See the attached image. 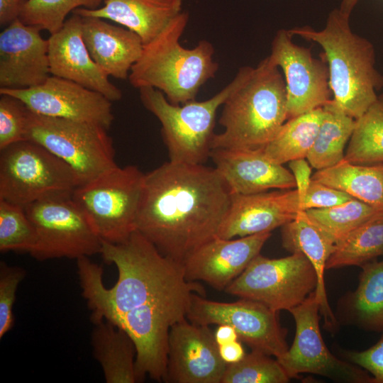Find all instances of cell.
Returning <instances> with one entry per match:
<instances>
[{
    "label": "cell",
    "mask_w": 383,
    "mask_h": 383,
    "mask_svg": "<svg viewBox=\"0 0 383 383\" xmlns=\"http://www.w3.org/2000/svg\"><path fill=\"white\" fill-rule=\"evenodd\" d=\"M210 158L233 194L296 188L292 172L269 159L261 149H212Z\"/></svg>",
    "instance_id": "obj_22"
},
{
    "label": "cell",
    "mask_w": 383,
    "mask_h": 383,
    "mask_svg": "<svg viewBox=\"0 0 383 383\" xmlns=\"http://www.w3.org/2000/svg\"><path fill=\"white\" fill-rule=\"evenodd\" d=\"M26 140L40 144L67 163L80 186L117 166L112 139L107 129L98 124L42 116L29 110Z\"/></svg>",
    "instance_id": "obj_8"
},
{
    "label": "cell",
    "mask_w": 383,
    "mask_h": 383,
    "mask_svg": "<svg viewBox=\"0 0 383 383\" xmlns=\"http://www.w3.org/2000/svg\"><path fill=\"white\" fill-rule=\"evenodd\" d=\"M0 94L16 96L30 111L42 116L92 123L107 130L114 119L112 101L103 94L52 75L30 88H0Z\"/></svg>",
    "instance_id": "obj_16"
},
{
    "label": "cell",
    "mask_w": 383,
    "mask_h": 383,
    "mask_svg": "<svg viewBox=\"0 0 383 383\" xmlns=\"http://www.w3.org/2000/svg\"><path fill=\"white\" fill-rule=\"evenodd\" d=\"M311 179L383 211V162L360 165L343 159L332 167L317 170Z\"/></svg>",
    "instance_id": "obj_27"
},
{
    "label": "cell",
    "mask_w": 383,
    "mask_h": 383,
    "mask_svg": "<svg viewBox=\"0 0 383 383\" xmlns=\"http://www.w3.org/2000/svg\"><path fill=\"white\" fill-rule=\"evenodd\" d=\"M289 379L277 359L252 350L240 362L227 365L221 383H286Z\"/></svg>",
    "instance_id": "obj_35"
},
{
    "label": "cell",
    "mask_w": 383,
    "mask_h": 383,
    "mask_svg": "<svg viewBox=\"0 0 383 383\" xmlns=\"http://www.w3.org/2000/svg\"><path fill=\"white\" fill-rule=\"evenodd\" d=\"M188 21V13L182 11L143 45L128 78L133 87H153L178 105L195 100L201 86L216 76L219 66L210 42L200 40L193 48L181 45Z\"/></svg>",
    "instance_id": "obj_5"
},
{
    "label": "cell",
    "mask_w": 383,
    "mask_h": 383,
    "mask_svg": "<svg viewBox=\"0 0 383 383\" xmlns=\"http://www.w3.org/2000/svg\"><path fill=\"white\" fill-rule=\"evenodd\" d=\"M231 195L214 167L169 160L145 174L136 231L183 264L217 237Z\"/></svg>",
    "instance_id": "obj_1"
},
{
    "label": "cell",
    "mask_w": 383,
    "mask_h": 383,
    "mask_svg": "<svg viewBox=\"0 0 383 383\" xmlns=\"http://www.w3.org/2000/svg\"><path fill=\"white\" fill-rule=\"evenodd\" d=\"M0 150L26 140L28 109L19 99L0 94Z\"/></svg>",
    "instance_id": "obj_37"
},
{
    "label": "cell",
    "mask_w": 383,
    "mask_h": 383,
    "mask_svg": "<svg viewBox=\"0 0 383 383\" xmlns=\"http://www.w3.org/2000/svg\"><path fill=\"white\" fill-rule=\"evenodd\" d=\"M323 107V117L306 159L317 170L332 167L344 159V150L353 133L355 120L332 99Z\"/></svg>",
    "instance_id": "obj_29"
},
{
    "label": "cell",
    "mask_w": 383,
    "mask_h": 383,
    "mask_svg": "<svg viewBox=\"0 0 383 383\" xmlns=\"http://www.w3.org/2000/svg\"><path fill=\"white\" fill-rule=\"evenodd\" d=\"M379 211L355 198L329 208L306 210L309 218L335 243Z\"/></svg>",
    "instance_id": "obj_33"
},
{
    "label": "cell",
    "mask_w": 383,
    "mask_h": 383,
    "mask_svg": "<svg viewBox=\"0 0 383 383\" xmlns=\"http://www.w3.org/2000/svg\"><path fill=\"white\" fill-rule=\"evenodd\" d=\"M271 232L226 239L216 237L194 252L184 262L187 280L202 281L224 290L260 254Z\"/></svg>",
    "instance_id": "obj_20"
},
{
    "label": "cell",
    "mask_w": 383,
    "mask_h": 383,
    "mask_svg": "<svg viewBox=\"0 0 383 383\" xmlns=\"http://www.w3.org/2000/svg\"><path fill=\"white\" fill-rule=\"evenodd\" d=\"M144 176L136 166L117 165L74 192L102 240L122 243L136 231Z\"/></svg>",
    "instance_id": "obj_9"
},
{
    "label": "cell",
    "mask_w": 383,
    "mask_h": 383,
    "mask_svg": "<svg viewBox=\"0 0 383 383\" xmlns=\"http://www.w3.org/2000/svg\"><path fill=\"white\" fill-rule=\"evenodd\" d=\"M292 36L289 30H278L267 56L284 74L288 119L323 106L333 95L323 57H314L310 48L293 43Z\"/></svg>",
    "instance_id": "obj_15"
},
{
    "label": "cell",
    "mask_w": 383,
    "mask_h": 383,
    "mask_svg": "<svg viewBox=\"0 0 383 383\" xmlns=\"http://www.w3.org/2000/svg\"><path fill=\"white\" fill-rule=\"evenodd\" d=\"M344 159L360 165L383 162V94L355 120Z\"/></svg>",
    "instance_id": "obj_32"
},
{
    "label": "cell",
    "mask_w": 383,
    "mask_h": 383,
    "mask_svg": "<svg viewBox=\"0 0 383 383\" xmlns=\"http://www.w3.org/2000/svg\"><path fill=\"white\" fill-rule=\"evenodd\" d=\"M278 312L248 299L221 302L194 293L187 318L199 325H230L237 332L239 340L252 350L279 358L289 348L286 331L279 323Z\"/></svg>",
    "instance_id": "obj_14"
},
{
    "label": "cell",
    "mask_w": 383,
    "mask_h": 383,
    "mask_svg": "<svg viewBox=\"0 0 383 383\" xmlns=\"http://www.w3.org/2000/svg\"><path fill=\"white\" fill-rule=\"evenodd\" d=\"M289 312L296 325L294 339L276 359L290 379L309 373L340 382L374 383L364 369L336 357L328 349L320 331V308L314 292Z\"/></svg>",
    "instance_id": "obj_13"
},
{
    "label": "cell",
    "mask_w": 383,
    "mask_h": 383,
    "mask_svg": "<svg viewBox=\"0 0 383 383\" xmlns=\"http://www.w3.org/2000/svg\"><path fill=\"white\" fill-rule=\"evenodd\" d=\"M182 0H104L100 8L72 13L113 21L135 32L145 45L182 12Z\"/></svg>",
    "instance_id": "obj_25"
},
{
    "label": "cell",
    "mask_w": 383,
    "mask_h": 383,
    "mask_svg": "<svg viewBox=\"0 0 383 383\" xmlns=\"http://www.w3.org/2000/svg\"><path fill=\"white\" fill-rule=\"evenodd\" d=\"M353 199L354 198L347 192L311 179L300 203V210L329 208L344 204Z\"/></svg>",
    "instance_id": "obj_39"
},
{
    "label": "cell",
    "mask_w": 383,
    "mask_h": 383,
    "mask_svg": "<svg viewBox=\"0 0 383 383\" xmlns=\"http://www.w3.org/2000/svg\"><path fill=\"white\" fill-rule=\"evenodd\" d=\"M103 0H26L18 18L52 34L60 30L67 16L79 8L94 9Z\"/></svg>",
    "instance_id": "obj_34"
},
{
    "label": "cell",
    "mask_w": 383,
    "mask_h": 383,
    "mask_svg": "<svg viewBox=\"0 0 383 383\" xmlns=\"http://www.w3.org/2000/svg\"><path fill=\"white\" fill-rule=\"evenodd\" d=\"M383 255V211L338 241L326 269L362 266Z\"/></svg>",
    "instance_id": "obj_31"
},
{
    "label": "cell",
    "mask_w": 383,
    "mask_h": 383,
    "mask_svg": "<svg viewBox=\"0 0 383 383\" xmlns=\"http://www.w3.org/2000/svg\"><path fill=\"white\" fill-rule=\"evenodd\" d=\"M379 340L370 348L362 351H344L349 362L367 370L374 383H383V331Z\"/></svg>",
    "instance_id": "obj_40"
},
{
    "label": "cell",
    "mask_w": 383,
    "mask_h": 383,
    "mask_svg": "<svg viewBox=\"0 0 383 383\" xmlns=\"http://www.w3.org/2000/svg\"><path fill=\"white\" fill-rule=\"evenodd\" d=\"M80 186L74 170L43 146L23 140L0 150V199L25 207L72 196Z\"/></svg>",
    "instance_id": "obj_7"
},
{
    "label": "cell",
    "mask_w": 383,
    "mask_h": 383,
    "mask_svg": "<svg viewBox=\"0 0 383 383\" xmlns=\"http://www.w3.org/2000/svg\"><path fill=\"white\" fill-rule=\"evenodd\" d=\"M18 18L0 33V88L27 89L50 77L48 40Z\"/></svg>",
    "instance_id": "obj_18"
},
{
    "label": "cell",
    "mask_w": 383,
    "mask_h": 383,
    "mask_svg": "<svg viewBox=\"0 0 383 383\" xmlns=\"http://www.w3.org/2000/svg\"><path fill=\"white\" fill-rule=\"evenodd\" d=\"M24 209L37 233L29 252L36 260H77L101 253L102 240L72 196L35 201Z\"/></svg>",
    "instance_id": "obj_11"
},
{
    "label": "cell",
    "mask_w": 383,
    "mask_h": 383,
    "mask_svg": "<svg viewBox=\"0 0 383 383\" xmlns=\"http://www.w3.org/2000/svg\"><path fill=\"white\" fill-rule=\"evenodd\" d=\"M219 355L227 365L240 362L246 355L240 340H235L218 346Z\"/></svg>",
    "instance_id": "obj_43"
},
{
    "label": "cell",
    "mask_w": 383,
    "mask_h": 383,
    "mask_svg": "<svg viewBox=\"0 0 383 383\" xmlns=\"http://www.w3.org/2000/svg\"><path fill=\"white\" fill-rule=\"evenodd\" d=\"M213 335L218 346L239 340L235 330L228 324H219Z\"/></svg>",
    "instance_id": "obj_44"
},
{
    "label": "cell",
    "mask_w": 383,
    "mask_h": 383,
    "mask_svg": "<svg viewBox=\"0 0 383 383\" xmlns=\"http://www.w3.org/2000/svg\"><path fill=\"white\" fill-rule=\"evenodd\" d=\"M289 167L294 177L296 189L298 192L301 203L311 181V168L305 158L296 159L289 162Z\"/></svg>",
    "instance_id": "obj_41"
},
{
    "label": "cell",
    "mask_w": 383,
    "mask_h": 383,
    "mask_svg": "<svg viewBox=\"0 0 383 383\" xmlns=\"http://www.w3.org/2000/svg\"><path fill=\"white\" fill-rule=\"evenodd\" d=\"M323 117V107L287 119L261 150L273 162L283 165L306 158Z\"/></svg>",
    "instance_id": "obj_30"
},
{
    "label": "cell",
    "mask_w": 383,
    "mask_h": 383,
    "mask_svg": "<svg viewBox=\"0 0 383 383\" xmlns=\"http://www.w3.org/2000/svg\"><path fill=\"white\" fill-rule=\"evenodd\" d=\"M349 19L350 16L335 9L329 13L322 30L306 26L289 32L322 48L333 99L347 115L357 119L377 99V92L383 87V75L376 68L374 45L352 31Z\"/></svg>",
    "instance_id": "obj_4"
},
{
    "label": "cell",
    "mask_w": 383,
    "mask_h": 383,
    "mask_svg": "<svg viewBox=\"0 0 383 383\" xmlns=\"http://www.w3.org/2000/svg\"><path fill=\"white\" fill-rule=\"evenodd\" d=\"M36 243L35 227L24 207L0 199V251L29 253Z\"/></svg>",
    "instance_id": "obj_36"
},
{
    "label": "cell",
    "mask_w": 383,
    "mask_h": 383,
    "mask_svg": "<svg viewBox=\"0 0 383 383\" xmlns=\"http://www.w3.org/2000/svg\"><path fill=\"white\" fill-rule=\"evenodd\" d=\"M243 75L242 67L233 80L212 97L178 105L171 104L157 89H139L143 105L161 124L170 161L204 164L210 158L217 111L239 84Z\"/></svg>",
    "instance_id": "obj_6"
},
{
    "label": "cell",
    "mask_w": 383,
    "mask_h": 383,
    "mask_svg": "<svg viewBox=\"0 0 383 383\" xmlns=\"http://www.w3.org/2000/svg\"><path fill=\"white\" fill-rule=\"evenodd\" d=\"M194 292L184 291L163 301L143 306L112 322L125 331L135 344L138 382L147 375L153 380L163 382L170 328L187 318Z\"/></svg>",
    "instance_id": "obj_12"
},
{
    "label": "cell",
    "mask_w": 383,
    "mask_h": 383,
    "mask_svg": "<svg viewBox=\"0 0 383 383\" xmlns=\"http://www.w3.org/2000/svg\"><path fill=\"white\" fill-rule=\"evenodd\" d=\"M317 284L315 270L301 253L270 259L257 255L224 291L279 311L302 303Z\"/></svg>",
    "instance_id": "obj_10"
},
{
    "label": "cell",
    "mask_w": 383,
    "mask_h": 383,
    "mask_svg": "<svg viewBox=\"0 0 383 383\" xmlns=\"http://www.w3.org/2000/svg\"><path fill=\"white\" fill-rule=\"evenodd\" d=\"M48 40L50 71L52 76L97 91L111 101L121 100V91L110 82L87 48L80 15L72 13L60 30L50 34Z\"/></svg>",
    "instance_id": "obj_19"
},
{
    "label": "cell",
    "mask_w": 383,
    "mask_h": 383,
    "mask_svg": "<svg viewBox=\"0 0 383 383\" xmlns=\"http://www.w3.org/2000/svg\"><path fill=\"white\" fill-rule=\"evenodd\" d=\"M361 267L358 286L345 301V313L365 330L382 331L383 260H372Z\"/></svg>",
    "instance_id": "obj_28"
},
{
    "label": "cell",
    "mask_w": 383,
    "mask_h": 383,
    "mask_svg": "<svg viewBox=\"0 0 383 383\" xmlns=\"http://www.w3.org/2000/svg\"><path fill=\"white\" fill-rule=\"evenodd\" d=\"M300 211L297 190L277 189L233 194L218 237L231 239L271 232L293 220Z\"/></svg>",
    "instance_id": "obj_21"
},
{
    "label": "cell",
    "mask_w": 383,
    "mask_h": 383,
    "mask_svg": "<svg viewBox=\"0 0 383 383\" xmlns=\"http://www.w3.org/2000/svg\"><path fill=\"white\" fill-rule=\"evenodd\" d=\"M91 343L94 358L100 364L106 383L138 382L136 348L128 334L111 322L94 323Z\"/></svg>",
    "instance_id": "obj_26"
},
{
    "label": "cell",
    "mask_w": 383,
    "mask_h": 383,
    "mask_svg": "<svg viewBox=\"0 0 383 383\" xmlns=\"http://www.w3.org/2000/svg\"><path fill=\"white\" fill-rule=\"evenodd\" d=\"M227 365L209 326L185 318L171 327L163 382L221 383Z\"/></svg>",
    "instance_id": "obj_17"
},
{
    "label": "cell",
    "mask_w": 383,
    "mask_h": 383,
    "mask_svg": "<svg viewBox=\"0 0 383 383\" xmlns=\"http://www.w3.org/2000/svg\"><path fill=\"white\" fill-rule=\"evenodd\" d=\"M243 75L223 104L211 150L263 148L288 119L287 89L279 68L268 57L255 67L243 66Z\"/></svg>",
    "instance_id": "obj_3"
},
{
    "label": "cell",
    "mask_w": 383,
    "mask_h": 383,
    "mask_svg": "<svg viewBox=\"0 0 383 383\" xmlns=\"http://www.w3.org/2000/svg\"><path fill=\"white\" fill-rule=\"evenodd\" d=\"M282 246L291 253H301L312 265L317 278L314 291L328 329H334L337 321L327 299L324 272L326 263L334 250L335 243L308 216L306 211L300 210L295 218L282 226Z\"/></svg>",
    "instance_id": "obj_24"
},
{
    "label": "cell",
    "mask_w": 383,
    "mask_h": 383,
    "mask_svg": "<svg viewBox=\"0 0 383 383\" xmlns=\"http://www.w3.org/2000/svg\"><path fill=\"white\" fill-rule=\"evenodd\" d=\"M26 0H0V25L7 26L19 17Z\"/></svg>",
    "instance_id": "obj_42"
},
{
    "label": "cell",
    "mask_w": 383,
    "mask_h": 383,
    "mask_svg": "<svg viewBox=\"0 0 383 383\" xmlns=\"http://www.w3.org/2000/svg\"><path fill=\"white\" fill-rule=\"evenodd\" d=\"M359 0H342L340 11L348 16H350V14L356 6Z\"/></svg>",
    "instance_id": "obj_45"
},
{
    "label": "cell",
    "mask_w": 383,
    "mask_h": 383,
    "mask_svg": "<svg viewBox=\"0 0 383 383\" xmlns=\"http://www.w3.org/2000/svg\"><path fill=\"white\" fill-rule=\"evenodd\" d=\"M81 16L83 38L94 62L109 77L128 79L143 50L140 36L105 19Z\"/></svg>",
    "instance_id": "obj_23"
},
{
    "label": "cell",
    "mask_w": 383,
    "mask_h": 383,
    "mask_svg": "<svg viewBox=\"0 0 383 383\" xmlns=\"http://www.w3.org/2000/svg\"><path fill=\"white\" fill-rule=\"evenodd\" d=\"M100 254L118 270V279L111 288L104 284L101 265L88 257L77 260L82 296L93 323L102 319L112 323L132 310L187 290L205 296L199 282L186 279L182 263L164 255L138 231L122 243L102 240Z\"/></svg>",
    "instance_id": "obj_2"
},
{
    "label": "cell",
    "mask_w": 383,
    "mask_h": 383,
    "mask_svg": "<svg viewBox=\"0 0 383 383\" xmlns=\"http://www.w3.org/2000/svg\"><path fill=\"white\" fill-rule=\"evenodd\" d=\"M26 270L18 266L0 262V338L13 326V306L18 287L26 277Z\"/></svg>",
    "instance_id": "obj_38"
}]
</instances>
